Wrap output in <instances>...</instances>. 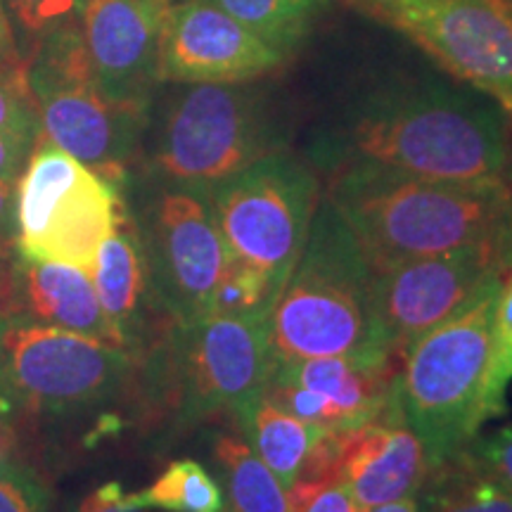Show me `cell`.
<instances>
[{
  "mask_svg": "<svg viewBox=\"0 0 512 512\" xmlns=\"http://www.w3.org/2000/svg\"><path fill=\"white\" fill-rule=\"evenodd\" d=\"M510 261V249L467 247L373 271V316L382 351L403 358L415 339L463 309Z\"/></svg>",
  "mask_w": 512,
  "mask_h": 512,
  "instance_id": "obj_13",
  "label": "cell"
},
{
  "mask_svg": "<svg viewBox=\"0 0 512 512\" xmlns=\"http://www.w3.org/2000/svg\"><path fill=\"white\" fill-rule=\"evenodd\" d=\"M411 38L512 119V0H344Z\"/></svg>",
  "mask_w": 512,
  "mask_h": 512,
  "instance_id": "obj_11",
  "label": "cell"
},
{
  "mask_svg": "<svg viewBox=\"0 0 512 512\" xmlns=\"http://www.w3.org/2000/svg\"><path fill=\"white\" fill-rule=\"evenodd\" d=\"M512 380V261L503 268L494 316V382L498 392Z\"/></svg>",
  "mask_w": 512,
  "mask_h": 512,
  "instance_id": "obj_29",
  "label": "cell"
},
{
  "mask_svg": "<svg viewBox=\"0 0 512 512\" xmlns=\"http://www.w3.org/2000/svg\"><path fill=\"white\" fill-rule=\"evenodd\" d=\"M418 494V512H512V491L486 475L465 448L432 465Z\"/></svg>",
  "mask_w": 512,
  "mask_h": 512,
  "instance_id": "obj_20",
  "label": "cell"
},
{
  "mask_svg": "<svg viewBox=\"0 0 512 512\" xmlns=\"http://www.w3.org/2000/svg\"><path fill=\"white\" fill-rule=\"evenodd\" d=\"M287 496L290 512H361L354 496L337 477L299 479Z\"/></svg>",
  "mask_w": 512,
  "mask_h": 512,
  "instance_id": "obj_28",
  "label": "cell"
},
{
  "mask_svg": "<svg viewBox=\"0 0 512 512\" xmlns=\"http://www.w3.org/2000/svg\"><path fill=\"white\" fill-rule=\"evenodd\" d=\"M275 150L261 93L245 83H183L164 110L152 162L169 185L209 192Z\"/></svg>",
  "mask_w": 512,
  "mask_h": 512,
  "instance_id": "obj_7",
  "label": "cell"
},
{
  "mask_svg": "<svg viewBox=\"0 0 512 512\" xmlns=\"http://www.w3.org/2000/svg\"><path fill=\"white\" fill-rule=\"evenodd\" d=\"M76 512H155V508H143L136 503L133 494L121 489L119 482H107L91 496L83 498Z\"/></svg>",
  "mask_w": 512,
  "mask_h": 512,
  "instance_id": "obj_32",
  "label": "cell"
},
{
  "mask_svg": "<svg viewBox=\"0 0 512 512\" xmlns=\"http://www.w3.org/2000/svg\"><path fill=\"white\" fill-rule=\"evenodd\" d=\"M31 150H34V145H27L10 136H0V181L17 183L24 166H27Z\"/></svg>",
  "mask_w": 512,
  "mask_h": 512,
  "instance_id": "obj_33",
  "label": "cell"
},
{
  "mask_svg": "<svg viewBox=\"0 0 512 512\" xmlns=\"http://www.w3.org/2000/svg\"><path fill=\"white\" fill-rule=\"evenodd\" d=\"M273 363L320 356H392L373 316V268L332 202H318L309 238L271 309Z\"/></svg>",
  "mask_w": 512,
  "mask_h": 512,
  "instance_id": "obj_4",
  "label": "cell"
},
{
  "mask_svg": "<svg viewBox=\"0 0 512 512\" xmlns=\"http://www.w3.org/2000/svg\"><path fill=\"white\" fill-rule=\"evenodd\" d=\"M126 214L117 183L38 136L15 188V252L93 273L102 242Z\"/></svg>",
  "mask_w": 512,
  "mask_h": 512,
  "instance_id": "obj_6",
  "label": "cell"
},
{
  "mask_svg": "<svg viewBox=\"0 0 512 512\" xmlns=\"http://www.w3.org/2000/svg\"><path fill=\"white\" fill-rule=\"evenodd\" d=\"M465 451L486 475L512 491V425H503L484 437H475L465 446Z\"/></svg>",
  "mask_w": 512,
  "mask_h": 512,
  "instance_id": "obj_31",
  "label": "cell"
},
{
  "mask_svg": "<svg viewBox=\"0 0 512 512\" xmlns=\"http://www.w3.org/2000/svg\"><path fill=\"white\" fill-rule=\"evenodd\" d=\"M285 55L207 0L174 3L159 31V81L247 83Z\"/></svg>",
  "mask_w": 512,
  "mask_h": 512,
  "instance_id": "obj_14",
  "label": "cell"
},
{
  "mask_svg": "<svg viewBox=\"0 0 512 512\" xmlns=\"http://www.w3.org/2000/svg\"><path fill=\"white\" fill-rule=\"evenodd\" d=\"M0 512H50L48 489L29 467L0 460Z\"/></svg>",
  "mask_w": 512,
  "mask_h": 512,
  "instance_id": "obj_27",
  "label": "cell"
},
{
  "mask_svg": "<svg viewBox=\"0 0 512 512\" xmlns=\"http://www.w3.org/2000/svg\"><path fill=\"white\" fill-rule=\"evenodd\" d=\"M214 453L226 477L233 512H290L283 484L245 439L223 434L216 439Z\"/></svg>",
  "mask_w": 512,
  "mask_h": 512,
  "instance_id": "obj_22",
  "label": "cell"
},
{
  "mask_svg": "<svg viewBox=\"0 0 512 512\" xmlns=\"http://www.w3.org/2000/svg\"><path fill=\"white\" fill-rule=\"evenodd\" d=\"M140 3L150 5V8L157 10V12H166L171 8V5H174V0H140Z\"/></svg>",
  "mask_w": 512,
  "mask_h": 512,
  "instance_id": "obj_38",
  "label": "cell"
},
{
  "mask_svg": "<svg viewBox=\"0 0 512 512\" xmlns=\"http://www.w3.org/2000/svg\"><path fill=\"white\" fill-rule=\"evenodd\" d=\"M337 479L361 510L418 496L430 460L425 446L403 420L396 387L380 418L337 432Z\"/></svg>",
  "mask_w": 512,
  "mask_h": 512,
  "instance_id": "obj_16",
  "label": "cell"
},
{
  "mask_svg": "<svg viewBox=\"0 0 512 512\" xmlns=\"http://www.w3.org/2000/svg\"><path fill=\"white\" fill-rule=\"evenodd\" d=\"M138 505L164 512H221L223 496L216 479L197 460L171 463L150 489L133 494Z\"/></svg>",
  "mask_w": 512,
  "mask_h": 512,
  "instance_id": "obj_24",
  "label": "cell"
},
{
  "mask_svg": "<svg viewBox=\"0 0 512 512\" xmlns=\"http://www.w3.org/2000/svg\"><path fill=\"white\" fill-rule=\"evenodd\" d=\"M328 200L373 271L467 247L512 252V192L503 178L437 181L377 164H344L335 169Z\"/></svg>",
  "mask_w": 512,
  "mask_h": 512,
  "instance_id": "obj_2",
  "label": "cell"
},
{
  "mask_svg": "<svg viewBox=\"0 0 512 512\" xmlns=\"http://www.w3.org/2000/svg\"><path fill=\"white\" fill-rule=\"evenodd\" d=\"M140 240L152 290L174 323L188 325L211 313L230 252L207 192L169 185L147 211Z\"/></svg>",
  "mask_w": 512,
  "mask_h": 512,
  "instance_id": "obj_12",
  "label": "cell"
},
{
  "mask_svg": "<svg viewBox=\"0 0 512 512\" xmlns=\"http://www.w3.org/2000/svg\"><path fill=\"white\" fill-rule=\"evenodd\" d=\"M238 19L261 41L290 55L309 34L325 0H207Z\"/></svg>",
  "mask_w": 512,
  "mask_h": 512,
  "instance_id": "obj_23",
  "label": "cell"
},
{
  "mask_svg": "<svg viewBox=\"0 0 512 512\" xmlns=\"http://www.w3.org/2000/svg\"><path fill=\"white\" fill-rule=\"evenodd\" d=\"M233 259L252 266L278 297L302 256L318 207V181L302 159L275 150L207 192Z\"/></svg>",
  "mask_w": 512,
  "mask_h": 512,
  "instance_id": "obj_8",
  "label": "cell"
},
{
  "mask_svg": "<svg viewBox=\"0 0 512 512\" xmlns=\"http://www.w3.org/2000/svg\"><path fill=\"white\" fill-rule=\"evenodd\" d=\"M275 294L268 280L252 266L230 256L228 271L214 294L211 311L216 313H254L271 311Z\"/></svg>",
  "mask_w": 512,
  "mask_h": 512,
  "instance_id": "obj_25",
  "label": "cell"
},
{
  "mask_svg": "<svg viewBox=\"0 0 512 512\" xmlns=\"http://www.w3.org/2000/svg\"><path fill=\"white\" fill-rule=\"evenodd\" d=\"M15 240V183L0 181V247Z\"/></svg>",
  "mask_w": 512,
  "mask_h": 512,
  "instance_id": "obj_34",
  "label": "cell"
},
{
  "mask_svg": "<svg viewBox=\"0 0 512 512\" xmlns=\"http://www.w3.org/2000/svg\"><path fill=\"white\" fill-rule=\"evenodd\" d=\"M401 358L320 356L273 363L268 380L297 384L330 401L332 432H349L380 418L392 399Z\"/></svg>",
  "mask_w": 512,
  "mask_h": 512,
  "instance_id": "obj_17",
  "label": "cell"
},
{
  "mask_svg": "<svg viewBox=\"0 0 512 512\" xmlns=\"http://www.w3.org/2000/svg\"><path fill=\"white\" fill-rule=\"evenodd\" d=\"M316 162L377 164L437 181H498L508 162L496 102L437 81H389L320 133Z\"/></svg>",
  "mask_w": 512,
  "mask_h": 512,
  "instance_id": "obj_1",
  "label": "cell"
},
{
  "mask_svg": "<svg viewBox=\"0 0 512 512\" xmlns=\"http://www.w3.org/2000/svg\"><path fill=\"white\" fill-rule=\"evenodd\" d=\"M501 275L458 313L415 339L401 358L396 396L430 467L456 456L503 411L494 382V316Z\"/></svg>",
  "mask_w": 512,
  "mask_h": 512,
  "instance_id": "obj_3",
  "label": "cell"
},
{
  "mask_svg": "<svg viewBox=\"0 0 512 512\" xmlns=\"http://www.w3.org/2000/svg\"><path fill=\"white\" fill-rule=\"evenodd\" d=\"M12 15L31 34H48L79 19L83 0H8Z\"/></svg>",
  "mask_w": 512,
  "mask_h": 512,
  "instance_id": "obj_30",
  "label": "cell"
},
{
  "mask_svg": "<svg viewBox=\"0 0 512 512\" xmlns=\"http://www.w3.org/2000/svg\"><path fill=\"white\" fill-rule=\"evenodd\" d=\"M271 311L216 313L176 325L174 361L183 420L228 415L247 434L273 368Z\"/></svg>",
  "mask_w": 512,
  "mask_h": 512,
  "instance_id": "obj_10",
  "label": "cell"
},
{
  "mask_svg": "<svg viewBox=\"0 0 512 512\" xmlns=\"http://www.w3.org/2000/svg\"><path fill=\"white\" fill-rule=\"evenodd\" d=\"M0 136L36 145L41 136V121L31 93L24 81V69L15 72L8 64H0Z\"/></svg>",
  "mask_w": 512,
  "mask_h": 512,
  "instance_id": "obj_26",
  "label": "cell"
},
{
  "mask_svg": "<svg viewBox=\"0 0 512 512\" xmlns=\"http://www.w3.org/2000/svg\"><path fill=\"white\" fill-rule=\"evenodd\" d=\"M361 512H418V496L399 498V501L375 505V508H368V510H361Z\"/></svg>",
  "mask_w": 512,
  "mask_h": 512,
  "instance_id": "obj_37",
  "label": "cell"
},
{
  "mask_svg": "<svg viewBox=\"0 0 512 512\" xmlns=\"http://www.w3.org/2000/svg\"><path fill=\"white\" fill-rule=\"evenodd\" d=\"M12 261L8 247H0V313L12 311Z\"/></svg>",
  "mask_w": 512,
  "mask_h": 512,
  "instance_id": "obj_35",
  "label": "cell"
},
{
  "mask_svg": "<svg viewBox=\"0 0 512 512\" xmlns=\"http://www.w3.org/2000/svg\"><path fill=\"white\" fill-rule=\"evenodd\" d=\"M91 278L102 311L131 354V349H136L145 337L152 283L140 230H136L128 214L121 216L110 238L100 245Z\"/></svg>",
  "mask_w": 512,
  "mask_h": 512,
  "instance_id": "obj_19",
  "label": "cell"
},
{
  "mask_svg": "<svg viewBox=\"0 0 512 512\" xmlns=\"http://www.w3.org/2000/svg\"><path fill=\"white\" fill-rule=\"evenodd\" d=\"M12 311L50 328L126 349L102 311L91 273L76 266L29 261L15 252Z\"/></svg>",
  "mask_w": 512,
  "mask_h": 512,
  "instance_id": "obj_18",
  "label": "cell"
},
{
  "mask_svg": "<svg viewBox=\"0 0 512 512\" xmlns=\"http://www.w3.org/2000/svg\"><path fill=\"white\" fill-rule=\"evenodd\" d=\"M126 349L0 313V401L31 413H76L110 399L131 373Z\"/></svg>",
  "mask_w": 512,
  "mask_h": 512,
  "instance_id": "obj_9",
  "label": "cell"
},
{
  "mask_svg": "<svg viewBox=\"0 0 512 512\" xmlns=\"http://www.w3.org/2000/svg\"><path fill=\"white\" fill-rule=\"evenodd\" d=\"M24 81L41 136L117 183L136 152L147 112L119 105L100 91L83 50L79 19L43 34Z\"/></svg>",
  "mask_w": 512,
  "mask_h": 512,
  "instance_id": "obj_5",
  "label": "cell"
},
{
  "mask_svg": "<svg viewBox=\"0 0 512 512\" xmlns=\"http://www.w3.org/2000/svg\"><path fill=\"white\" fill-rule=\"evenodd\" d=\"M325 434L330 432L280 411L268 399H261L247 430V439L252 441V448L259 453V458L271 467L283 489L290 491L302 475L311 448Z\"/></svg>",
  "mask_w": 512,
  "mask_h": 512,
  "instance_id": "obj_21",
  "label": "cell"
},
{
  "mask_svg": "<svg viewBox=\"0 0 512 512\" xmlns=\"http://www.w3.org/2000/svg\"><path fill=\"white\" fill-rule=\"evenodd\" d=\"M15 55V36H12L8 12H5L3 0H0V64L12 62Z\"/></svg>",
  "mask_w": 512,
  "mask_h": 512,
  "instance_id": "obj_36",
  "label": "cell"
},
{
  "mask_svg": "<svg viewBox=\"0 0 512 512\" xmlns=\"http://www.w3.org/2000/svg\"><path fill=\"white\" fill-rule=\"evenodd\" d=\"M164 12L140 0H83L79 31L93 79L107 98L145 110L159 83Z\"/></svg>",
  "mask_w": 512,
  "mask_h": 512,
  "instance_id": "obj_15",
  "label": "cell"
}]
</instances>
